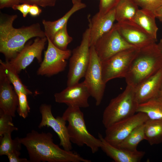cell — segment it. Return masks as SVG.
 <instances>
[{
  "mask_svg": "<svg viewBox=\"0 0 162 162\" xmlns=\"http://www.w3.org/2000/svg\"><path fill=\"white\" fill-rule=\"evenodd\" d=\"M154 14L156 17L162 23V5L155 11Z\"/></svg>",
  "mask_w": 162,
  "mask_h": 162,
  "instance_id": "cell-38",
  "label": "cell"
},
{
  "mask_svg": "<svg viewBox=\"0 0 162 162\" xmlns=\"http://www.w3.org/2000/svg\"><path fill=\"white\" fill-rule=\"evenodd\" d=\"M138 7L133 0H120L115 8L116 20H132L139 10Z\"/></svg>",
  "mask_w": 162,
  "mask_h": 162,
  "instance_id": "cell-22",
  "label": "cell"
},
{
  "mask_svg": "<svg viewBox=\"0 0 162 162\" xmlns=\"http://www.w3.org/2000/svg\"><path fill=\"white\" fill-rule=\"evenodd\" d=\"M82 0H71L73 4H79L82 3Z\"/></svg>",
  "mask_w": 162,
  "mask_h": 162,
  "instance_id": "cell-41",
  "label": "cell"
},
{
  "mask_svg": "<svg viewBox=\"0 0 162 162\" xmlns=\"http://www.w3.org/2000/svg\"><path fill=\"white\" fill-rule=\"evenodd\" d=\"M62 117L68 122L67 127L71 142L80 147L86 145L93 154L98 151L100 148L101 141L88 131L83 113L80 108L68 106Z\"/></svg>",
  "mask_w": 162,
  "mask_h": 162,
  "instance_id": "cell-5",
  "label": "cell"
},
{
  "mask_svg": "<svg viewBox=\"0 0 162 162\" xmlns=\"http://www.w3.org/2000/svg\"><path fill=\"white\" fill-rule=\"evenodd\" d=\"M91 96L84 82L67 87L54 95L56 102L68 106L86 108L89 106L88 99Z\"/></svg>",
  "mask_w": 162,
  "mask_h": 162,
  "instance_id": "cell-15",
  "label": "cell"
},
{
  "mask_svg": "<svg viewBox=\"0 0 162 162\" xmlns=\"http://www.w3.org/2000/svg\"><path fill=\"white\" fill-rule=\"evenodd\" d=\"M148 119L144 113L138 112L106 128L105 140L117 146L136 128L144 124Z\"/></svg>",
  "mask_w": 162,
  "mask_h": 162,
  "instance_id": "cell-10",
  "label": "cell"
},
{
  "mask_svg": "<svg viewBox=\"0 0 162 162\" xmlns=\"http://www.w3.org/2000/svg\"><path fill=\"white\" fill-rule=\"evenodd\" d=\"M144 124L136 128L116 147L132 151L137 150L139 144L145 139Z\"/></svg>",
  "mask_w": 162,
  "mask_h": 162,
  "instance_id": "cell-26",
  "label": "cell"
},
{
  "mask_svg": "<svg viewBox=\"0 0 162 162\" xmlns=\"http://www.w3.org/2000/svg\"><path fill=\"white\" fill-rule=\"evenodd\" d=\"M90 46H94L98 40L112 28L116 20L115 9L101 15L98 12L92 18L88 17Z\"/></svg>",
  "mask_w": 162,
  "mask_h": 162,
  "instance_id": "cell-17",
  "label": "cell"
},
{
  "mask_svg": "<svg viewBox=\"0 0 162 162\" xmlns=\"http://www.w3.org/2000/svg\"><path fill=\"white\" fill-rule=\"evenodd\" d=\"M98 137L101 141L100 148L115 162H139L145 154L144 151H132L113 146L107 142L100 133H98Z\"/></svg>",
  "mask_w": 162,
  "mask_h": 162,
  "instance_id": "cell-19",
  "label": "cell"
},
{
  "mask_svg": "<svg viewBox=\"0 0 162 162\" xmlns=\"http://www.w3.org/2000/svg\"><path fill=\"white\" fill-rule=\"evenodd\" d=\"M17 95L18 105L17 111L20 116L25 118L28 116L30 110L27 100V95L22 92L19 93Z\"/></svg>",
  "mask_w": 162,
  "mask_h": 162,
  "instance_id": "cell-30",
  "label": "cell"
},
{
  "mask_svg": "<svg viewBox=\"0 0 162 162\" xmlns=\"http://www.w3.org/2000/svg\"><path fill=\"white\" fill-rule=\"evenodd\" d=\"M26 148L31 162H91L76 152L61 148L53 142L50 132L39 133L32 130L23 138H20Z\"/></svg>",
  "mask_w": 162,
  "mask_h": 162,
  "instance_id": "cell-1",
  "label": "cell"
},
{
  "mask_svg": "<svg viewBox=\"0 0 162 162\" xmlns=\"http://www.w3.org/2000/svg\"><path fill=\"white\" fill-rule=\"evenodd\" d=\"M94 46L101 62L121 51L136 47L123 39L114 24L110 30L98 40Z\"/></svg>",
  "mask_w": 162,
  "mask_h": 162,
  "instance_id": "cell-11",
  "label": "cell"
},
{
  "mask_svg": "<svg viewBox=\"0 0 162 162\" xmlns=\"http://www.w3.org/2000/svg\"><path fill=\"white\" fill-rule=\"evenodd\" d=\"M42 12V10L36 4L30 5L29 14L32 16H39Z\"/></svg>",
  "mask_w": 162,
  "mask_h": 162,
  "instance_id": "cell-37",
  "label": "cell"
},
{
  "mask_svg": "<svg viewBox=\"0 0 162 162\" xmlns=\"http://www.w3.org/2000/svg\"><path fill=\"white\" fill-rule=\"evenodd\" d=\"M0 65L4 71L14 89L17 94L20 92L25 93L27 95L32 94V92L23 83L18 75V74L8 60L4 62L0 60Z\"/></svg>",
  "mask_w": 162,
  "mask_h": 162,
  "instance_id": "cell-24",
  "label": "cell"
},
{
  "mask_svg": "<svg viewBox=\"0 0 162 162\" xmlns=\"http://www.w3.org/2000/svg\"><path fill=\"white\" fill-rule=\"evenodd\" d=\"M162 85V68L134 88L139 105L157 98Z\"/></svg>",
  "mask_w": 162,
  "mask_h": 162,
  "instance_id": "cell-18",
  "label": "cell"
},
{
  "mask_svg": "<svg viewBox=\"0 0 162 162\" xmlns=\"http://www.w3.org/2000/svg\"><path fill=\"white\" fill-rule=\"evenodd\" d=\"M47 38V47L44 51V58L37 74L38 75L50 77L64 70L67 64V60L71 56L72 51L69 49H59Z\"/></svg>",
  "mask_w": 162,
  "mask_h": 162,
  "instance_id": "cell-9",
  "label": "cell"
},
{
  "mask_svg": "<svg viewBox=\"0 0 162 162\" xmlns=\"http://www.w3.org/2000/svg\"><path fill=\"white\" fill-rule=\"evenodd\" d=\"M50 105L43 104L39 110L41 120L38 125L39 128L44 127H50L58 135L60 140V145L64 150L71 151L72 147L68 133L66 121L62 117H54L52 112Z\"/></svg>",
  "mask_w": 162,
  "mask_h": 162,
  "instance_id": "cell-14",
  "label": "cell"
},
{
  "mask_svg": "<svg viewBox=\"0 0 162 162\" xmlns=\"http://www.w3.org/2000/svg\"><path fill=\"white\" fill-rule=\"evenodd\" d=\"M138 112L145 113L149 119L162 120V101L156 98L140 104L137 110Z\"/></svg>",
  "mask_w": 162,
  "mask_h": 162,
  "instance_id": "cell-25",
  "label": "cell"
},
{
  "mask_svg": "<svg viewBox=\"0 0 162 162\" xmlns=\"http://www.w3.org/2000/svg\"><path fill=\"white\" fill-rule=\"evenodd\" d=\"M11 84L0 65V110L14 117L18 105V97Z\"/></svg>",
  "mask_w": 162,
  "mask_h": 162,
  "instance_id": "cell-16",
  "label": "cell"
},
{
  "mask_svg": "<svg viewBox=\"0 0 162 162\" xmlns=\"http://www.w3.org/2000/svg\"><path fill=\"white\" fill-rule=\"evenodd\" d=\"M30 4L26 3H21L13 6L12 8L14 10H17L22 14L24 17H26L29 14Z\"/></svg>",
  "mask_w": 162,
  "mask_h": 162,
  "instance_id": "cell-34",
  "label": "cell"
},
{
  "mask_svg": "<svg viewBox=\"0 0 162 162\" xmlns=\"http://www.w3.org/2000/svg\"><path fill=\"white\" fill-rule=\"evenodd\" d=\"M22 145L19 137L13 140L11 134H5L0 137V155L8 156L14 153L20 152Z\"/></svg>",
  "mask_w": 162,
  "mask_h": 162,
  "instance_id": "cell-27",
  "label": "cell"
},
{
  "mask_svg": "<svg viewBox=\"0 0 162 162\" xmlns=\"http://www.w3.org/2000/svg\"><path fill=\"white\" fill-rule=\"evenodd\" d=\"M86 5L84 3L73 4L72 7L63 16L53 21L42 20L46 36L51 40L55 33L67 23L70 18L76 11L85 8Z\"/></svg>",
  "mask_w": 162,
  "mask_h": 162,
  "instance_id": "cell-20",
  "label": "cell"
},
{
  "mask_svg": "<svg viewBox=\"0 0 162 162\" xmlns=\"http://www.w3.org/2000/svg\"><path fill=\"white\" fill-rule=\"evenodd\" d=\"M47 38L36 37L32 43L26 44L16 56L8 61L16 71L19 74L36 58L39 63L42 61V54Z\"/></svg>",
  "mask_w": 162,
  "mask_h": 162,
  "instance_id": "cell-13",
  "label": "cell"
},
{
  "mask_svg": "<svg viewBox=\"0 0 162 162\" xmlns=\"http://www.w3.org/2000/svg\"><path fill=\"white\" fill-rule=\"evenodd\" d=\"M157 98L162 101V85L160 88L158 94Z\"/></svg>",
  "mask_w": 162,
  "mask_h": 162,
  "instance_id": "cell-40",
  "label": "cell"
},
{
  "mask_svg": "<svg viewBox=\"0 0 162 162\" xmlns=\"http://www.w3.org/2000/svg\"><path fill=\"white\" fill-rule=\"evenodd\" d=\"M67 24V23L57 32L51 40L56 47L63 50L68 49V45L73 40L72 37L68 33Z\"/></svg>",
  "mask_w": 162,
  "mask_h": 162,
  "instance_id": "cell-28",
  "label": "cell"
},
{
  "mask_svg": "<svg viewBox=\"0 0 162 162\" xmlns=\"http://www.w3.org/2000/svg\"><path fill=\"white\" fill-rule=\"evenodd\" d=\"M84 77V82L91 96L95 99L96 105L99 106L104 97L106 84L102 78L101 61L94 46L90 47V61Z\"/></svg>",
  "mask_w": 162,
  "mask_h": 162,
  "instance_id": "cell-8",
  "label": "cell"
},
{
  "mask_svg": "<svg viewBox=\"0 0 162 162\" xmlns=\"http://www.w3.org/2000/svg\"><path fill=\"white\" fill-rule=\"evenodd\" d=\"M20 152L14 153L8 155L7 156L10 162H30L29 160L26 158L19 157Z\"/></svg>",
  "mask_w": 162,
  "mask_h": 162,
  "instance_id": "cell-35",
  "label": "cell"
},
{
  "mask_svg": "<svg viewBox=\"0 0 162 162\" xmlns=\"http://www.w3.org/2000/svg\"><path fill=\"white\" fill-rule=\"evenodd\" d=\"M157 44L159 50L162 54V38L160 39L159 42Z\"/></svg>",
  "mask_w": 162,
  "mask_h": 162,
  "instance_id": "cell-39",
  "label": "cell"
},
{
  "mask_svg": "<svg viewBox=\"0 0 162 162\" xmlns=\"http://www.w3.org/2000/svg\"><path fill=\"white\" fill-rule=\"evenodd\" d=\"M17 17L16 14L0 13V52L4 55L6 60L10 61L15 57L31 38L46 37L38 23L14 28L13 23Z\"/></svg>",
  "mask_w": 162,
  "mask_h": 162,
  "instance_id": "cell-2",
  "label": "cell"
},
{
  "mask_svg": "<svg viewBox=\"0 0 162 162\" xmlns=\"http://www.w3.org/2000/svg\"><path fill=\"white\" fill-rule=\"evenodd\" d=\"M138 105L135 88L127 85L123 92L112 99L104 110L102 119L104 127L107 128L134 115Z\"/></svg>",
  "mask_w": 162,
  "mask_h": 162,
  "instance_id": "cell-4",
  "label": "cell"
},
{
  "mask_svg": "<svg viewBox=\"0 0 162 162\" xmlns=\"http://www.w3.org/2000/svg\"><path fill=\"white\" fill-rule=\"evenodd\" d=\"M90 47L88 28L83 33L80 45L72 51L69 59L67 86L79 83L84 77L90 61Z\"/></svg>",
  "mask_w": 162,
  "mask_h": 162,
  "instance_id": "cell-6",
  "label": "cell"
},
{
  "mask_svg": "<svg viewBox=\"0 0 162 162\" xmlns=\"http://www.w3.org/2000/svg\"><path fill=\"white\" fill-rule=\"evenodd\" d=\"M20 0H0V9L12 7L20 3Z\"/></svg>",
  "mask_w": 162,
  "mask_h": 162,
  "instance_id": "cell-36",
  "label": "cell"
},
{
  "mask_svg": "<svg viewBox=\"0 0 162 162\" xmlns=\"http://www.w3.org/2000/svg\"><path fill=\"white\" fill-rule=\"evenodd\" d=\"M114 26L123 39L128 43L139 49L156 43L144 29L132 20L117 22Z\"/></svg>",
  "mask_w": 162,
  "mask_h": 162,
  "instance_id": "cell-12",
  "label": "cell"
},
{
  "mask_svg": "<svg viewBox=\"0 0 162 162\" xmlns=\"http://www.w3.org/2000/svg\"><path fill=\"white\" fill-rule=\"evenodd\" d=\"M142 9L149 10L154 14L162 5V0H133Z\"/></svg>",
  "mask_w": 162,
  "mask_h": 162,
  "instance_id": "cell-31",
  "label": "cell"
},
{
  "mask_svg": "<svg viewBox=\"0 0 162 162\" xmlns=\"http://www.w3.org/2000/svg\"><path fill=\"white\" fill-rule=\"evenodd\" d=\"M139 48L134 47L121 51L101 62L102 78L106 83L110 80L125 78Z\"/></svg>",
  "mask_w": 162,
  "mask_h": 162,
  "instance_id": "cell-7",
  "label": "cell"
},
{
  "mask_svg": "<svg viewBox=\"0 0 162 162\" xmlns=\"http://www.w3.org/2000/svg\"><path fill=\"white\" fill-rule=\"evenodd\" d=\"M156 18L154 13L142 9L138 10L132 20L142 27L153 38L157 40L158 28Z\"/></svg>",
  "mask_w": 162,
  "mask_h": 162,
  "instance_id": "cell-21",
  "label": "cell"
},
{
  "mask_svg": "<svg viewBox=\"0 0 162 162\" xmlns=\"http://www.w3.org/2000/svg\"><path fill=\"white\" fill-rule=\"evenodd\" d=\"M12 117L5 114L0 110V136L6 133L11 134L18 129L15 127L12 122Z\"/></svg>",
  "mask_w": 162,
  "mask_h": 162,
  "instance_id": "cell-29",
  "label": "cell"
},
{
  "mask_svg": "<svg viewBox=\"0 0 162 162\" xmlns=\"http://www.w3.org/2000/svg\"><path fill=\"white\" fill-rule=\"evenodd\" d=\"M120 0H100L99 10L101 15L105 14L115 8Z\"/></svg>",
  "mask_w": 162,
  "mask_h": 162,
  "instance_id": "cell-32",
  "label": "cell"
},
{
  "mask_svg": "<svg viewBox=\"0 0 162 162\" xmlns=\"http://www.w3.org/2000/svg\"><path fill=\"white\" fill-rule=\"evenodd\" d=\"M57 0H20V3L36 4L43 7H53Z\"/></svg>",
  "mask_w": 162,
  "mask_h": 162,
  "instance_id": "cell-33",
  "label": "cell"
},
{
  "mask_svg": "<svg viewBox=\"0 0 162 162\" xmlns=\"http://www.w3.org/2000/svg\"><path fill=\"white\" fill-rule=\"evenodd\" d=\"M162 68V54L156 43L139 48L125 78L134 88Z\"/></svg>",
  "mask_w": 162,
  "mask_h": 162,
  "instance_id": "cell-3",
  "label": "cell"
},
{
  "mask_svg": "<svg viewBox=\"0 0 162 162\" xmlns=\"http://www.w3.org/2000/svg\"><path fill=\"white\" fill-rule=\"evenodd\" d=\"M144 125L145 140L150 145L162 142V120L148 119Z\"/></svg>",
  "mask_w": 162,
  "mask_h": 162,
  "instance_id": "cell-23",
  "label": "cell"
}]
</instances>
